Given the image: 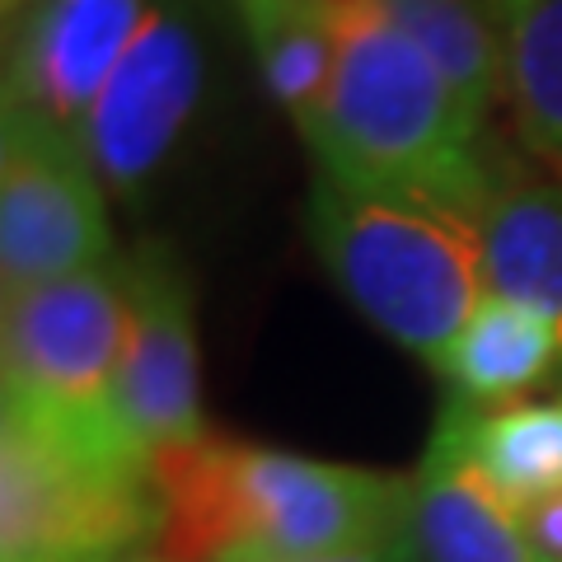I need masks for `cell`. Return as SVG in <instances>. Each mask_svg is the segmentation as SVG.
<instances>
[{
	"label": "cell",
	"mask_w": 562,
	"mask_h": 562,
	"mask_svg": "<svg viewBox=\"0 0 562 562\" xmlns=\"http://www.w3.org/2000/svg\"><path fill=\"white\" fill-rule=\"evenodd\" d=\"M525 530H530L535 549L549 558V562H562V492L549 502H539L535 512H525Z\"/></svg>",
	"instance_id": "cell-18"
},
{
	"label": "cell",
	"mask_w": 562,
	"mask_h": 562,
	"mask_svg": "<svg viewBox=\"0 0 562 562\" xmlns=\"http://www.w3.org/2000/svg\"><path fill=\"white\" fill-rule=\"evenodd\" d=\"M5 5H10V10H14V5H24V0H5Z\"/></svg>",
	"instance_id": "cell-21"
},
{
	"label": "cell",
	"mask_w": 562,
	"mask_h": 562,
	"mask_svg": "<svg viewBox=\"0 0 562 562\" xmlns=\"http://www.w3.org/2000/svg\"><path fill=\"white\" fill-rule=\"evenodd\" d=\"M150 454L90 441L5 408L0 422V562H122L155 549Z\"/></svg>",
	"instance_id": "cell-4"
},
{
	"label": "cell",
	"mask_w": 562,
	"mask_h": 562,
	"mask_svg": "<svg viewBox=\"0 0 562 562\" xmlns=\"http://www.w3.org/2000/svg\"><path fill=\"white\" fill-rule=\"evenodd\" d=\"M127 333L132 281L113 262L5 295V408L90 441H132L117 417Z\"/></svg>",
	"instance_id": "cell-5"
},
{
	"label": "cell",
	"mask_w": 562,
	"mask_h": 562,
	"mask_svg": "<svg viewBox=\"0 0 562 562\" xmlns=\"http://www.w3.org/2000/svg\"><path fill=\"white\" fill-rule=\"evenodd\" d=\"M239 10L272 99L305 132L324 109L333 61H338L333 5L328 0H239Z\"/></svg>",
	"instance_id": "cell-14"
},
{
	"label": "cell",
	"mask_w": 562,
	"mask_h": 562,
	"mask_svg": "<svg viewBox=\"0 0 562 562\" xmlns=\"http://www.w3.org/2000/svg\"><path fill=\"white\" fill-rule=\"evenodd\" d=\"M202 94V52L188 20L155 5L103 80L80 140L103 188L132 192L165 165Z\"/></svg>",
	"instance_id": "cell-7"
},
{
	"label": "cell",
	"mask_w": 562,
	"mask_h": 562,
	"mask_svg": "<svg viewBox=\"0 0 562 562\" xmlns=\"http://www.w3.org/2000/svg\"><path fill=\"white\" fill-rule=\"evenodd\" d=\"M132 333L117 375V417L146 454L202 441V357L198 310L183 268L160 244L127 262Z\"/></svg>",
	"instance_id": "cell-8"
},
{
	"label": "cell",
	"mask_w": 562,
	"mask_h": 562,
	"mask_svg": "<svg viewBox=\"0 0 562 562\" xmlns=\"http://www.w3.org/2000/svg\"><path fill=\"white\" fill-rule=\"evenodd\" d=\"M558 361L562 338L549 319L502 301V295H483V305L473 310V319L464 324V333L454 338L436 371L450 380L454 398L492 413L520 403Z\"/></svg>",
	"instance_id": "cell-12"
},
{
	"label": "cell",
	"mask_w": 562,
	"mask_h": 562,
	"mask_svg": "<svg viewBox=\"0 0 562 562\" xmlns=\"http://www.w3.org/2000/svg\"><path fill=\"white\" fill-rule=\"evenodd\" d=\"M464 446L473 464L483 469V479L520 516L535 512L539 502L562 492V398L549 403L520 398L512 408H492V413L464 403Z\"/></svg>",
	"instance_id": "cell-15"
},
{
	"label": "cell",
	"mask_w": 562,
	"mask_h": 562,
	"mask_svg": "<svg viewBox=\"0 0 562 562\" xmlns=\"http://www.w3.org/2000/svg\"><path fill=\"white\" fill-rule=\"evenodd\" d=\"M487 295L535 310L562 338V188L525 173L492 179L479 206Z\"/></svg>",
	"instance_id": "cell-11"
},
{
	"label": "cell",
	"mask_w": 562,
	"mask_h": 562,
	"mask_svg": "<svg viewBox=\"0 0 562 562\" xmlns=\"http://www.w3.org/2000/svg\"><path fill=\"white\" fill-rule=\"evenodd\" d=\"M380 10L417 43L479 132L506 90V20L497 0H380Z\"/></svg>",
	"instance_id": "cell-13"
},
{
	"label": "cell",
	"mask_w": 562,
	"mask_h": 562,
	"mask_svg": "<svg viewBox=\"0 0 562 562\" xmlns=\"http://www.w3.org/2000/svg\"><path fill=\"white\" fill-rule=\"evenodd\" d=\"M506 99L525 146L562 169V0H530L506 33Z\"/></svg>",
	"instance_id": "cell-16"
},
{
	"label": "cell",
	"mask_w": 562,
	"mask_h": 562,
	"mask_svg": "<svg viewBox=\"0 0 562 562\" xmlns=\"http://www.w3.org/2000/svg\"><path fill=\"white\" fill-rule=\"evenodd\" d=\"M338 61L319 117L301 132L328 179L441 202L479 216L492 173L473 155V122L380 0H328Z\"/></svg>",
	"instance_id": "cell-2"
},
{
	"label": "cell",
	"mask_w": 562,
	"mask_h": 562,
	"mask_svg": "<svg viewBox=\"0 0 562 562\" xmlns=\"http://www.w3.org/2000/svg\"><path fill=\"white\" fill-rule=\"evenodd\" d=\"M113 249L103 179L80 132L5 103L0 140V286L24 295L103 268Z\"/></svg>",
	"instance_id": "cell-6"
},
{
	"label": "cell",
	"mask_w": 562,
	"mask_h": 562,
	"mask_svg": "<svg viewBox=\"0 0 562 562\" xmlns=\"http://www.w3.org/2000/svg\"><path fill=\"white\" fill-rule=\"evenodd\" d=\"M413 535L427 562H549L525 516L473 464L460 398L441 408L413 473Z\"/></svg>",
	"instance_id": "cell-10"
},
{
	"label": "cell",
	"mask_w": 562,
	"mask_h": 562,
	"mask_svg": "<svg viewBox=\"0 0 562 562\" xmlns=\"http://www.w3.org/2000/svg\"><path fill=\"white\" fill-rule=\"evenodd\" d=\"M165 562H291L413 525V479L235 441L150 454Z\"/></svg>",
	"instance_id": "cell-1"
},
{
	"label": "cell",
	"mask_w": 562,
	"mask_h": 562,
	"mask_svg": "<svg viewBox=\"0 0 562 562\" xmlns=\"http://www.w3.org/2000/svg\"><path fill=\"white\" fill-rule=\"evenodd\" d=\"M291 562H427L417 549L413 525L408 530H394L371 543H351V549H333V553H314V558H291Z\"/></svg>",
	"instance_id": "cell-17"
},
{
	"label": "cell",
	"mask_w": 562,
	"mask_h": 562,
	"mask_svg": "<svg viewBox=\"0 0 562 562\" xmlns=\"http://www.w3.org/2000/svg\"><path fill=\"white\" fill-rule=\"evenodd\" d=\"M122 562H165V558L155 553V549H146V553H132V558H122Z\"/></svg>",
	"instance_id": "cell-20"
},
{
	"label": "cell",
	"mask_w": 562,
	"mask_h": 562,
	"mask_svg": "<svg viewBox=\"0 0 562 562\" xmlns=\"http://www.w3.org/2000/svg\"><path fill=\"white\" fill-rule=\"evenodd\" d=\"M530 5V0H497V10H502V20H506V33H512V24H516V14Z\"/></svg>",
	"instance_id": "cell-19"
},
{
	"label": "cell",
	"mask_w": 562,
	"mask_h": 562,
	"mask_svg": "<svg viewBox=\"0 0 562 562\" xmlns=\"http://www.w3.org/2000/svg\"><path fill=\"white\" fill-rule=\"evenodd\" d=\"M310 235L347 301L427 366L446 361L487 295L479 221L441 202L314 173Z\"/></svg>",
	"instance_id": "cell-3"
},
{
	"label": "cell",
	"mask_w": 562,
	"mask_h": 562,
	"mask_svg": "<svg viewBox=\"0 0 562 562\" xmlns=\"http://www.w3.org/2000/svg\"><path fill=\"white\" fill-rule=\"evenodd\" d=\"M150 10V0H24L5 103L80 132Z\"/></svg>",
	"instance_id": "cell-9"
}]
</instances>
